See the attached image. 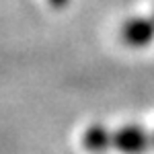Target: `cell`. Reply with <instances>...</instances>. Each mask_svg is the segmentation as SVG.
I'll return each instance as SVG.
<instances>
[{
    "label": "cell",
    "mask_w": 154,
    "mask_h": 154,
    "mask_svg": "<svg viewBox=\"0 0 154 154\" xmlns=\"http://www.w3.org/2000/svg\"><path fill=\"white\" fill-rule=\"evenodd\" d=\"M154 142V136L140 125H125L117 131H111V148L123 154H142Z\"/></svg>",
    "instance_id": "cell-1"
},
{
    "label": "cell",
    "mask_w": 154,
    "mask_h": 154,
    "mask_svg": "<svg viewBox=\"0 0 154 154\" xmlns=\"http://www.w3.org/2000/svg\"><path fill=\"white\" fill-rule=\"evenodd\" d=\"M121 39L130 48H144L154 39V19H130L121 27Z\"/></svg>",
    "instance_id": "cell-2"
},
{
    "label": "cell",
    "mask_w": 154,
    "mask_h": 154,
    "mask_svg": "<svg viewBox=\"0 0 154 154\" xmlns=\"http://www.w3.org/2000/svg\"><path fill=\"white\" fill-rule=\"evenodd\" d=\"M82 144L91 152H105L107 148H111V131H107L103 125H93L84 131Z\"/></svg>",
    "instance_id": "cell-3"
},
{
    "label": "cell",
    "mask_w": 154,
    "mask_h": 154,
    "mask_svg": "<svg viewBox=\"0 0 154 154\" xmlns=\"http://www.w3.org/2000/svg\"><path fill=\"white\" fill-rule=\"evenodd\" d=\"M54 6H64V4H68V0H49Z\"/></svg>",
    "instance_id": "cell-4"
}]
</instances>
